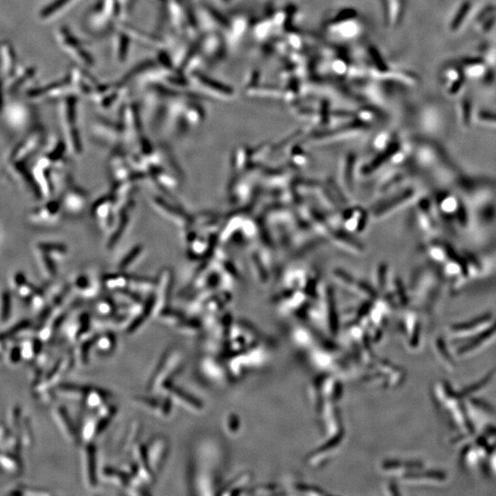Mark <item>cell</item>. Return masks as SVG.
Wrapping results in <instances>:
<instances>
[{
    "label": "cell",
    "mask_w": 496,
    "mask_h": 496,
    "mask_svg": "<svg viewBox=\"0 0 496 496\" xmlns=\"http://www.w3.org/2000/svg\"><path fill=\"white\" fill-rule=\"evenodd\" d=\"M72 1H74V0H54V1H52L51 4L47 7H45L42 10L41 17H43L44 20L47 18V17H52L53 15L59 13L62 9L66 8Z\"/></svg>",
    "instance_id": "cell-9"
},
{
    "label": "cell",
    "mask_w": 496,
    "mask_h": 496,
    "mask_svg": "<svg viewBox=\"0 0 496 496\" xmlns=\"http://www.w3.org/2000/svg\"><path fill=\"white\" fill-rule=\"evenodd\" d=\"M492 374L488 375L486 378H484V379L481 380V381H479V383H477V384H475V385H472V387L466 389L465 391L463 392V394H465V395H469V394H471V393H472L473 392H477V391H479V390H481V389H483V388L484 387V386H485L488 383H490V380L492 379Z\"/></svg>",
    "instance_id": "cell-13"
},
{
    "label": "cell",
    "mask_w": 496,
    "mask_h": 496,
    "mask_svg": "<svg viewBox=\"0 0 496 496\" xmlns=\"http://www.w3.org/2000/svg\"><path fill=\"white\" fill-rule=\"evenodd\" d=\"M472 9V3L470 0L462 1L448 23V30L450 32H457L462 29L468 17H470Z\"/></svg>",
    "instance_id": "cell-6"
},
{
    "label": "cell",
    "mask_w": 496,
    "mask_h": 496,
    "mask_svg": "<svg viewBox=\"0 0 496 496\" xmlns=\"http://www.w3.org/2000/svg\"><path fill=\"white\" fill-rule=\"evenodd\" d=\"M455 190L470 212H477L495 200L494 183L481 179H460L455 181Z\"/></svg>",
    "instance_id": "cell-1"
},
{
    "label": "cell",
    "mask_w": 496,
    "mask_h": 496,
    "mask_svg": "<svg viewBox=\"0 0 496 496\" xmlns=\"http://www.w3.org/2000/svg\"><path fill=\"white\" fill-rule=\"evenodd\" d=\"M130 44V37L126 33H121L118 37L117 55L120 60H124L126 58L129 51Z\"/></svg>",
    "instance_id": "cell-12"
},
{
    "label": "cell",
    "mask_w": 496,
    "mask_h": 496,
    "mask_svg": "<svg viewBox=\"0 0 496 496\" xmlns=\"http://www.w3.org/2000/svg\"><path fill=\"white\" fill-rule=\"evenodd\" d=\"M475 120L483 126L496 129V112L481 109L475 115Z\"/></svg>",
    "instance_id": "cell-10"
},
{
    "label": "cell",
    "mask_w": 496,
    "mask_h": 496,
    "mask_svg": "<svg viewBox=\"0 0 496 496\" xmlns=\"http://www.w3.org/2000/svg\"><path fill=\"white\" fill-rule=\"evenodd\" d=\"M475 31L480 34H488L496 26V4L483 5L472 18Z\"/></svg>",
    "instance_id": "cell-4"
},
{
    "label": "cell",
    "mask_w": 496,
    "mask_h": 496,
    "mask_svg": "<svg viewBox=\"0 0 496 496\" xmlns=\"http://www.w3.org/2000/svg\"><path fill=\"white\" fill-rule=\"evenodd\" d=\"M94 450L91 448H87L86 456L84 457V473L85 479L89 485H94L96 483V464H95V457Z\"/></svg>",
    "instance_id": "cell-8"
},
{
    "label": "cell",
    "mask_w": 496,
    "mask_h": 496,
    "mask_svg": "<svg viewBox=\"0 0 496 496\" xmlns=\"http://www.w3.org/2000/svg\"><path fill=\"white\" fill-rule=\"evenodd\" d=\"M58 39L61 43L62 46H64L74 59H77L87 67L94 66V59L91 54L87 52L83 44L69 31H67L65 28H62L58 31Z\"/></svg>",
    "instance_id": "cell-3"
},
{
    "label": "cell",
    "mask_w": 496,
    "mask_h": 496,
    "mask_svg": "<svg viewBox=\"0 0 496 496\" xmlns=\"http://www.w3.org/2000/svg\"><path fill=\"white\" fill-rule=\"evenodd\" d=\"M446 92L449 97H457L465 86L464 72L460 66H448L444 71Z\"/></svg>",
    "instance_id": "cell-5"
},
{
    "label": "cell",
    "mask_w": 496,
    "mask_h": 496,
    "mask_svg": "<svg viewBox=\"0 0 496 496\" xmlns=\"http://www.w3.org/2000/svg\"><path fill=\"white\" fill-rule=\"evenodd\" d=\"M491 315L489 314H486L484 315L483 317H480L479 319H476L473 322H468V323H462V325H457L456 327H454L453 330L456 331V332H461V333H466V332H470V331L475 330V329H478L481 326H483L485 325L486 322H489L491 320Z\"/></svg>",
    "instance_id": "cell-11"
},
{
    "label": "cell",
    "mask_w": 496,
    "mask_h": 496,
    "mask_svg": "<svg viewBox=\"0 0 496 496\" xmlns=\"http://www.w3.org/2000/svg\"><path fill=\"white\" fill-rule=\"evenodd\" d=\"M457 114L459 123L463 129H469L472 123V105L470 100L463 97L457 104Z\"/></svg>",
    "instance_id": "cell-7"
},
{
    "label": "cell",
    "mask_w": 496,
    "mask_h": 496,
    "mask_svg": "<svg viewBox=\"0 0 496 496\" xmlns=\"http://www.w3.org/2000/svg\"><path fill=\"white\" fill-rule=\"evenodd\" d=\"M460 66L468 79H478L486 85L492 84L495 79V74L491 68L492 66L483 59V57H464L461 60Z\"/></svg>",
    "instance_id": "cell-2"
}]
</instances>
